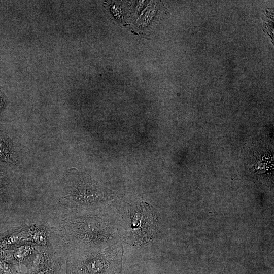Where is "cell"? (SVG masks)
Masks as SVG:
<instances>
[{
    "label": "cell",
    "mask_w": 274,
    "mask_h": 274,
    "mask_svg": "<svg viewBox=\"0 0 274 274\" xmlns=\"http://www.w3.org/2000/svg\"><path fill=\"white\" fill-rule=\"evenodd\" d=\"M58 221L50 227L51 240L55 252L62 257L123 242L122 203L118 200L102 210Z\"/></svg>",
    "instance_id": "cell-1"
},
{
    "label": "cell",
    "mask_w": 274,
    "mask_h": 274,
    "mask_svg": "<svg viewBox=\"0 0 274 274\" xmlns=\"http://www.w3.org/2000/svg\"><path fill=\"white\" fill-rule=\"evenodd\" d=\"M118 195L88 175L70 172L62 182L56 212L58 220L69 216L102 210L119 199Z\"/></svg>",
    "instance_id": "cell-2"
},
{
    "label": "cell",
    "mask_w": 274,
    "mask_h": 274,
    "mask_svg": "<svg viewBox=\"0 0 274 274\" xmlns=\"http://www.w3.org/2000/svg\"><path fill=\"white\" fill-rule=\"evenodd\" d=\"M122 242L66 257L65 274H120L122 269Z\"/></svg>",
    "instance_id": "cell-3"
},
{
    "label": "cell",
    "mask_w": 274,
    "mask_h": 274,
    "mask_svg": "<svg viewBox=\"0 0 274 274\" xmlns=\"http://www.w3.org/2000/svg\"><path fill=\"white\" fill-rule=\"evenodd\" d=\"M123 242L136 247L145 245L153 239L156 232L158 215L156 210L142 199L132 204L122 203Z\"/></svg>",
    "instance_id": "cell-4"
},
{
    "label": "cell",
    "mask_w": 274,
    "mask_h": 274,
    "mask_svg": "<svg viewBox=\"0 0 274 274\" xmlns=\"http://www.w3.org/2000/svg\"><path fill=\"white\" fill-rule=\"evenodd\" d=\"M41 257L38 264L26 270L25 274H59L63 263V258L53 248L40 247Z\"/></svg>",
    "instance_id": "cell-5"
},
{
    "label": "cell",
    "mask_w": 274,
    "mask_h": 274,
    "mask_svg": "<svg viewBox=\"0 0 274 274\" xmlns=\"http://www.w3.org/2000/svg\"><path fill=\"white\" fill-rule=\"evenodd\" d=\"M23 225L27 243L41 247L53 248L50 227L36 224Z\"/></svg>",
    "instance_id": "cell-6"
},
{
    "label": "cell",
    "mask_w": 274,
    "mask_h": 274,
    "mask_svg": "<svg viewBox=\"0 0 274 274\" xmlns=\"http://www.w3.org/2000/svg\"><path fill=\"white\" fill-rule=\"evenodd\" d=\"M27 244L23 225L12 227L0 233V251Z\"/></svg>",
    "instance_id": "cell-7"
},
{
    "label": "cell",
    "mask_w": 274,
    "mask_h": 274,
    "mask_svg": "<svg viewBox=\"0 0 274 274\" xmlns=\"http://www.w3.org/2000/svg\"><path fill=\"white\" fill-rule=\"evenodd\" d=\"M11 182L7 173L0 166V213L7 218L9 213Z\"/></svg>",
    "instance_id": "cell-8"
},
{
    "label": "cell",
    "mask_w": 274,
    "mask_h": 274,
    "mask_svg": "<svg viewBox=\"0 0 274 274\" xmlns=\"http://www.w3.org/2000/svg\"><path fill=\"white\" fill-rule=\"evenodd\" d=\"M15 153L13 143L9 136L0 132V161L13 163Z\"/></svg>",
    "instance_id": "cell-9"
},
{
    "label": "cell",
    "mask_w": 274,
    "mask_h": 274,
    "mask_svg": "<svg viewBox=\"0 0 274 274\" xmlns=\"http://www.w3.org/2000/svg\"><path fill=\"white\" fill-rule=\"evenodd\" d=\"M5 102V100H4V99L3 98V96H2V94H0V111L2 109V108L3 107L4 105V103Z\"/></svg>",
    "instance_id": "cell-10"
}]
</instances>
